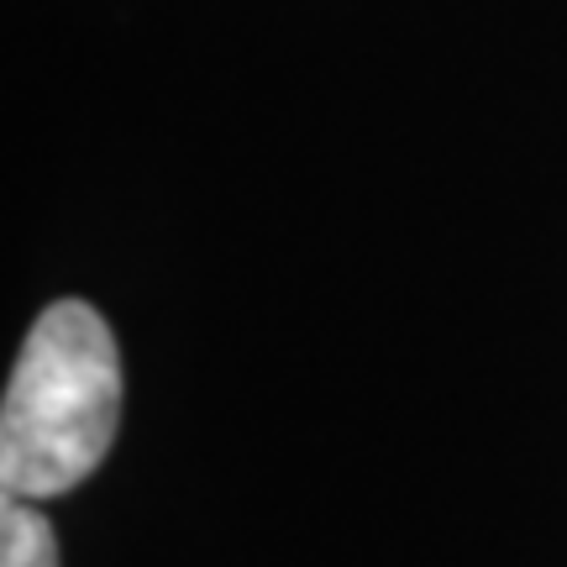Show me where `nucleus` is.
<instances>
[{
	"instance_id": "nucleus-1",
	"label": "nucleus",
	"mask_w": 567,
	"mask_h": 567,
	"mask_svg": "<svg viewBox=\"0 0 567 567\" xmlns=\"http://www.w3.org/2000/svg\"><path fill=\"white\" fill-rule=\"evenodd\" d=\"M122 358L101 310L59 300L27 331L0 410V488L59 499L80 488L116 442Z\"/></svg>"
},
{
	"instance_id": "nucleus-2",
	"label": "nucleus",
	"mask_w": 567,
	"mask_h": 567,
	"mask_svg": "<svg viewBox=\"0 0 567 567\" xmlns=\"http://www.w3.org/2000/svg\"><path fill=\"white\" fill-rule=\"evenodd\" d=\"M0 567H59V536L32 499H11L0 509Z\"/></svg>"
}]
</instances>
